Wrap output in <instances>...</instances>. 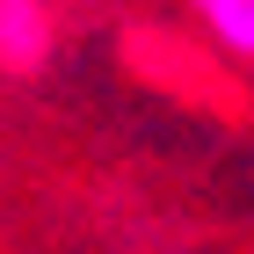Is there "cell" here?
<instances>
[{"instance_id":"2","label":"cell","mask_w":254,"mask_h":254,"mask_svg":"<svg viewBox=\"0 0 254 254\" xmlns=\"http://www.w3.org/2000/svg\"><path fill=\"white\" fill-rule=\"evenodd\" d=\"M196 15H203V29H211L225 51L254 59V0H196Z\"/></svg>"},{"instance_id":"1","label":"cell","mask_w":254,"mask_h":254,"mask_svg":"<svg viewBox=\"0 0 254 254\" xmlns=\"http://www.w3.org/2000/svg\"><path fill=\"white\" fill-rule=\"evenodd\" d=\"M44 59H51V15H44V0H0V65L37 73Z\"/></svg>"}]
</instances>
